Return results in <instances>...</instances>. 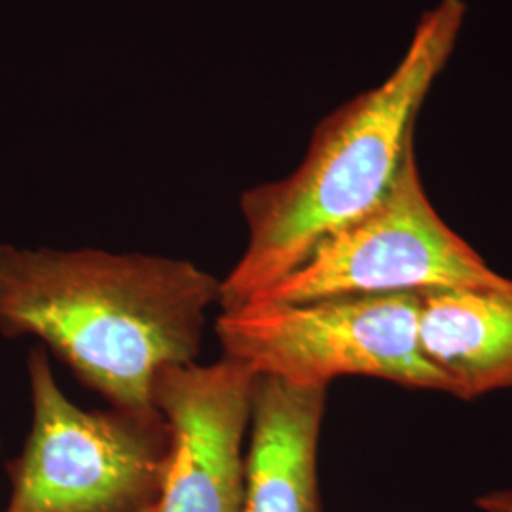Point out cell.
<instances>
[{"mask_svg":"<svg viewBox=\"0 0 512 512\" xmlns=\"http://www.w3.org/2000/svg\"><path fill=\"white\" fill-rule=\"evenodd\" d=\"M220 279L190 260L0 243V336H33L110 406L152 412V384L194 363Z\"/></svg>","mask_w":512,"mask_h":512,"instance_id":"1","label":"cell"},{"mask_svg":"<svg viewBox=\"0 0 512 512\" xmlns=\"http://www.w3.org/2000/svg\"><path fill=\"white\" fill-rule=\"evenodd\" d=\"M463 18L461 0L427 10L397 69L327 116L289 177L241 196L247 245L220 279V310H239L274 287L384 198L414 148L418 112L454 52Z\"/></svg>","mask_w":512,"mask_h":512,"instance_id":"2","label":"cell"},{"mask_svg":"<svg viewBox=\"0 0 512 512\" xmlns=\"http://www.w3.org/2000/svg\"><path fill=\"white\" fill-rule=\"evenodd\" d=\"M33 420L10 463L2 512H143L160 505L173 433L158 410H86L55 380L50 355H27Z\"/></svg>","mask_w":512,"mask_h":512,"instance_id":"3","label":"cell"},{"mask_svg":"<svg viewBox=\"0 0 512 512\" xmlns=\"http://www.w3.org/2000/svg\"><path fill=\"white\" fill-rule=\"evenodd\" d=\"M418 294H348L298 304H247L215 325L226 357L255 374L329 387L342 376L448 393L420 348Z\"/></svg>","mask_w":512,"mask_h":512,"instance_id":"4","label":"cell"},{"mask_svg":"<svg viewBox=\"0 0 512 512\" xmlns=\"http://www.w3.org/2000/svg\"><path fill=\"white\" fill-rule=\"evenodd\" d=\"M494 272L429 200L414 148L361 219L325 239L308 260L249 304H298L348 294H421L497 287ZM247 306V304H245Z\"/></svg>","mask_w":512,"mask_h":512,"instance_id":"5","label":"cell"},{"mask_svg":"<svg viewBox=\"0 0 512 512\" xmlns=\"http://www.w3.org/2000/svg\"><path fill=\"white\" fill-rule=\"evenodd\" d=\"M255 380L249 366L226 355L158 372L152 403L173 433L160 512H241Z\"/></svg>","mask_w":512,"mask_h":512,"instance_id":"6","label":"cell"},{"mask_svg":"<svg viewBox=\"0 0 512 512\" xmlns=\"http://www.w3.org/2000/svg\"><path fill=\"white\" fill-rule=\"evenodd\" d=\"M327 391L256 374L241 512H321L317 452Z\"/></svg>","mask_w":512,"mask_h":512,"instance_id":"7","label":"cell"},{"mask_svg":"<svg viewBox=\"0 0 512 512\" xmlns=\"http://www.w3.org/2000/svg\"><path fill=\"white\" fill-rule=\"evenodd\" d=\"M418 296L420 348L450 395L471 401L512 387V279Z\"/></svg>","mask_w":512,"mask_h":512,"instance_id":"8","label":"cell"},{"mask_svg":"<svg viewBox=\"0 0 512 512\" xmlns=\"http://www.w3.org/2000/svg\"><path fill=\"white\" fill-rule=\"evenodd\" d=\"M476 505L484 512H512V488L488 492L478 497Z\"/></svg>","mask_w":512,"mask_h":512,"instance_id":"9","label":"cell"},{"mask_svg":"<svg viewBox=\"0 0 512 512\" xmlns=\"http://www.w3.org/2000/svg\"><path fill=\"white\" fill-rule=\"evenodd\" d=\"M143 512H160V505H156V507H152V509H147V511Z\"/></svg>","mask_w":512,"mask_h":512,"instance_id":"10","label":"cell"},{"mask_svg":"<svg viewBox=\"0 0 512 512\" xmlns=\"http://www.w3.org/2000/svg\"><path fill=\"white\" fill-rule=\"evenodd\" d=\"M0 448H2V440H0Z\"/></svg>","mask_w":512,"mask_h":512,"instance_id":"11","label":"cell"}]
</instances>
